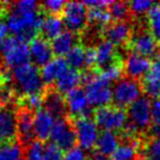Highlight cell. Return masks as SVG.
<instances>
[{
	"label": "cell",
	"mask_w": 160,
	"mask_h": 160,
	"mask_svg": "<svg viewBox=\"0 0 160 160\" xmlns=\"http://www.w3.org/2000/svg\"><path fill=\"white\" fill-rule=\"evenodd\" d=\"M142 157L144 160H160V139L151 138L142 148Z\"/></svg>",
	"instance_id": "cell-33"
},
{
	"label": "cell",
	"mask_w": 160,
	"mask_h": 160,
	"mask_svg": "<svg viewBox=\"0 0 160 160\" xmlns=\"http://www.w3.org/2000/svg\"><path fill=\"white\" fill-rule=\"evenodd\" d=\"M127 124L136 132L148 129L151 124V101L148 97H140L127 108Z\"/></svg>",
	"instance_id": "cell-7"
},
{
	"label": "cell",
	"mask_w": 160,
	"mask_h": 160,
	"mask_svg": "<svg viewBox=\"0 0 160 160\" xmlns=\"http://www.w3.org/2000/svg\"><path fill=\"white\" fill-rule=\"evenodd\" d=\"M109 12L111 14V18L115 20V22L125 21L129 14L128 3L123 1H112L109 6Z\"/></svg>",
	"instance_id": "cell-34"
},
{
	"label": "cell",
	"mask_w": 160,
	"mask_h": 160,
	"mask_svg": "<svg viewBox=\"0 0 160 160\" xmlns=\"http://www.w3.org/2000/svg\"><path fill=\"white\" fill-rule=\"evenodd\" d=\"M155 5L150 0H134L128 3L129 11H132L134 14L142 16V14L148 13V11L151 9V7Z\"/></svg>",
	"instance_id": "cell-37"
},
{
	"label": "cell",
	"mask_w": 160,
	"mask_h": 160,
	"mask_svg": "<svg viewBox=\"0 0 160 160\" xmlns=\"http://www.w3.org/2000/svg\"><path fill=\"white\" fill-rule=\"evenodd\" d=\"M123 72V62L120 59L114 60L113 62H111L108 66L101 68V70L99 71L98 76L103 79L107 82H116L121 79V76Z\"/></svg>",
	"instance_id": "cell-30"
},
{
	"label": "cell",
	"mask_w": 160,
	"mask_h": 160,
	"mask_svg": "<svg viewBox=\"0 0 160 160\" xmlns=\"http://www.w3.org/2000/svg\"><path fill=\"white\" fill-rule=\"evenodd\" d=\"M24 149L18 142L0 145V160H23Z\"/></svg>",
	"instance_id": "cell-28"
},
{
	"label": "cell",
	"mask_w": 160,
	"mask_h": 160,
	"mask_svg": "<svg viewBox=\"0 0 160 160\" xmlns=\"http://www.w3.org/2000/svg\"><path fill=\"white\" fill-rule=\"evenodd\" d=\"M41 6L34 0H20L8 2L7 27L14 38L24 43L31 42L40 32L42 23Z\"/></svg>",
	"instance_id": "cell-1"
},
{
	"label": "cell",
	"mask_w": 160,
	"mask_h": 160,
	"mask_svg": "<svg viewBox=\"0 0 160 160\" xmlns=\"http://www.w3.org/2000/svg\"><path fill=\"white\" fill-rule=\"evenodd\" d=\"M142 89L147 97L159 99L160 97V56L153 59L148 72L142 78Z\"/></svg>",
	"instance_id": "cell-17"
},
{
	"label": "cell",
	"mask_w": 160,
	"mask_h": 160,
	"mask_svg": "<svg viewBox=\"0 0 160 160\" xmlns=\"http://www.w3.org/2000/svg\"><path fill=\"white\" fill-rule=\"evenodd\" d=\"M93 160H111L109 157H105V156H102L100 153H94L93 155Z\"/></svg>",
	"instance_id": "cell-46"
},
{
	"label": "cell",
	"mask_w": 160,
	"mask_h": 160,
	"mask_svg": "<svg viewBox=\"0 0 160 160\" xmlns=\"http://www.w3.org/2000/svg\"><path fill=\"white\" fill-rule=\"evenodd\" d=\"M43 149L44 145L42 144V142L33 140L28 145L23 160H43Z\"/></svg>",
	"instance_id": "cell-35"
},
{
	"label": "cell",
	"mask_w": 160,
	"mask_h": 160,
	"mask_svg": "<svg viewBox=\"0 0 160 160\" xmlns=\"http://www.w3.org/2000/svg\"><path fill=\"white\" fill-rule=\"evenodd\" d=\"M142 86L137 80L129 77L121 78L112 88V101L118 108H128L142 97Z\"/></svg>",
	"instance_id": "cell-6"
},
{
	"label": "cell",
	"mask_w": 160,
	"mask_h": 160,
	"mask_svg": "<svg viewBox=\"0 0 160 160\" xmlns=\"http://www.w3.org/2000/svg\"><path fill=\"white\" fill-rule=\"evenodd\" d=\"M44 103V97L42 93H34L30 96H25L22 99V105L23 109H27L29 111H38L42 109V105Z\"/></svg>",
	"instance_id": "cell-36"
},
{
	"label": "cell",
	"mask_w": 160,
	"mask_h": 160,
	"mask_svg": "<svg viewBox=\"0 0 160 160\" xmlns=\"http://www.w3.org/2000/svg\"><path fill=\"white\" fill-rule=\"evenodd\" d=\"M97 54L94 47H87L86 48V67H92L96 65Z\"/></svg>",
	"instance_id": "cell-42"
},
{
	"label": "cell",
	"mask_w": 160,
	"mask_h": 160,
	"mask_svg": "<svg viewBox=\"0 0 160 160\" xmlns=\"http://www.w3.org/2000/svg\"><path fill=\"white\" fill-rule=\"evenodd\" d=\"M158 46H159V48H160V36L158 38Z\"/></svg>",
	"instance_id": "cell-47"
},
{
	"label": "cell",
	"mask_w": 160,
	"mask_h": 160,
	"mask_svg": "<svg viewBox=\"0 0 160 160\" xmlns=\"http://www.w3.org/2000/svg\"><path fill=\"white\" fill-rule=\"evenodd\" d=\"M0 54L2 55L6 66L11 69L29 62L30 59L28 43L22 42L14 36H7L0 43Z\"/></svg>",
	"instance_id": "cell-4"
},
{
	"label": "cell",
	"mask_w": 160,
	"mask_h": 160,
	"mask_svg": "<svg viewBox=\"0 0 160 160\" xmlns=\"http://www.w3.org/2000/svg\"><path fill=\"white\" fill-rule=\"evenodd\" d=\"M51 45L53 53L57 55V57L66 56L76 45V34L66 30L56 36L54 40H52Z\"/></svg>",
	"instance_id": "cell-25"
},
{
	"label": "cell",
	"mask_w": 160,
	"mask_h": 160,
	"mask_svg": "<svg viewBox=\"0 0 160 160\" xmlns=\"http://www.w3.org/2000/svg\"><path fill=\"white\" fill-rule=\"evenodd\" d=\"M150 60L149 58L131 52L126 55L123 62V69L127 73V77L132 79H139L144 78L150 68Z\"/></svg>",
	"instance_id": "cell-14"
},
{
	"label": "cell",
	"mask_w": 160,
	"mask_h": 160,
	"mask_svg": "<svg viewBox=\"0 0 160 160\" xmlns=\"http://www.w3.org/2000/svg\"><path fill=\"white\" fill-rule=\"evenodd\" d=\"M112 20L109 9L107 8H92L88 9V21L98 27H108Z\"/></svg>",
	"instance_id": "cell-31"
},
{
	"label": "cell",
	"mask_w": 160,
	"mask_h": 160,
	"mask_svg": "<svg viewBox=\"0 0 160 160\" xmlns=\"http://www.w3.org/2000/svg\"><path fill=\"white\" fill-rule=\"evenodd\" d=\"M112 1H105V0H88L85 1L83 5L87 7V9H92V8H107L111 5Z\"/></svg>",
	"instance_id": "cell-43"
},
{
	"label": "cell",
	"mask_w": 160,
	"mask_h": 160,
	"mask_svg": "<svg viewBox=\"0 0 160 160\" xmlns=\"http://www.w3.org/2000/svg\"><path fill=\"white\" fill-rule=\"evenodd\" d=\"M66 62L68 67L72 69H81L86 67V48L82 45L76 44L66 55Z\"/></svg>",
	"instance_id": "cell-29"
},
{
	"label": "cell",
	"mask_w": 160,
	"mask_h": 160,
	"mask_svg": "<svg viewBox=\"0 0 160 160\" xmlns=\"http://www.w3.org/2000/svg\"><path fill=\"white\" fill-rule=\"evenodd\" d=\"M11 73L12 82L23 97L42 92L44 83L41 79L40 70L32 62H29L16 67L12 69Z\"/></svg>",
	"instance_id": "cell-2"
},
{
	"label": "cell",
	"mask_w": 160,
	"mask_h": 160,
	"mask_svg": "<svg viewBox=\"0 0 160 160\" xmlns=\"http://www.w3.org/2000/svg\"><path fill=\"white\" fill-rule=\"evenodd\" d=\"M149 133L152 136V138L160 139V126H152V125H151V126L149 127Z\"/></svg>",
	"instance_id": "cell-45"
},
{
	"label": "cell",
	"mask_w": 160,
	"mask_h": 160,
	"mask_svg": "<svg viewBox=\"0 0 160 160\" xmlns=\"http://www.w3.org/2000/svg\"><path fill=\"white\" fill-rule=\"evenodd\" d=\"M85 92L90 105L103 108L112 102V88L109 82L101 79L98 75L86 72L82 75Z\"/></svg>",
	"instance_id": "cell-3"
},
{
	"label": "cell",
	"mask_w": 160,
	"mask_h": 160,
	"mask_svg": "<svg viewBox=\"0 0 160 160\" xmlns=\"http://www.w3.org/2000/svg\"><path fill=\"white\" fill-rule=\"evenodd\" d=\"M56 118L45 109H40L35 112L33 118V126H34V136H36L38 140H46L51 136L52 128Z\"/></svg>",
	"instance_id": "cell-16"
},
{
	"label": "cell",
	"mask_w": 160,
	"mask_h": 160,
	"mask_svg": "<svg viewBox=\"0 0 160 160\" xmlns=\"http://www.w3.org/2000/svg\"><path fill=\"white\" fill-rule=\"evenodd\" d=\"M120 146V138L114 132L102 131L99 134L98 140L96 142L97 153H100L105 157H110Z\"/></svg>",
	"instance_id": "cell-21"
},
{
	"label": "cell",
	"mask_w": 160,
	"mask_h": 160,
	"mask_svg": "<svg viewBox=\"0 0 160 160\" xmlns=\"http://www.w3.org/2000/svg\"><path fill=\"white\" fill-rule=\"evenodd\" d=\"M64 27L65 25L62 23V18H59L58 16L48 14L43 18L40 32L42 34V38H44L45 40H54L56 36L64 32Z\"/></svg>",
	"instance_id": "cell-26"
},
{
	"label": "cell",
	"mask_w": 160,
	"mask_h": 160,
	"mask_svg": "<svg viewBox=\"0 0 160 160\" xmlns=\"http://www.w3.org/2000/svg\"><path fill=\"white\" fill-rule=\"evenodd\" d=\"M81 81H82V75L79 72V70L68 68L56 80L55 88L60 93H68L69 91L77 88Z\"/></svg>",
	"instance_id": "cell-24"
},
{
	"label": "cell",
	"mask_w": 160,
	"mask_h": 160,
	"mask_svg": "<svg viewBox=\"0 0 160 160\" xmlns=\"http://www.w3.org/2000/svg\"><path fill=\"white\" fill-rule=\"evenodd\" d=\"M30 59L35 66H44L53 59V49L51 43L42 36L35 38L30 42L29 45Z\"/></svg>",
	"instance_id": "cell-15"
},
{
	"label": "cell",
	"mask_w": 160,
	"mask_h": 160,
	"mask_svg": "<svg viewBox=\"0 0 160 160\" xmlns=\"http://www.w3.org/2000/svg\"><path fill=\"white\" fill-rule=\"evenodd\" d=\"M147 23L153 36H160V3H155L147 13Z\"/></svg>",
	"instance_id": "cell-32"
},
{
	"label": "cell",
	"mask_w": 160,
	"mask_h": 160,
	"mask_svg": "<svg viewBox=\"0 0 160 160\" xmlns=\"http://www.w3.org/2000/svg\"><path fill=\"white\" fill-rule=\"evenodd\" d=\"M151 125L160 126V99H155L151 102Z\"/></svg>",
	"instance_id": "cell-41"
},
{
	"label": "cell",
	"mask_w": 160,
	"mask_h": 160,
	"mask_svg": "<svg viewBox=\"0 0 160 160\" xmlns=\"http://www.w3.org/2000/svg\"><path fill=\"white\" fill-rule=\"evenodd\" d=\"M66 100V108L71 116L78 118H85L89 116V113L91 111L90 109V103L88 101V98L86 96V92L81 88H75L68 93H66L65 97Z\"/></svg>",
	"instance_id": "cell-13"
},
{
	"label": "cell",
	"mask_w": 160,
	"mask_h": 160,
	"mask_svg": "<svg viewBox=\"0 0 160 160\" xmlns=\"http://www.w3.org/2000/svg\"><path fill=\"white\" fill-rule=\"evenodd\" d=\"M75 129L76 139L79 147L83 150H91L96 147V142L99 137V127L94 120L89 116L78 118L72 123Z\"/></svg>",
	"instance_id": "cell-8"
},
{
	"label": "cell",
	"mask_w": 160,
	"mask_h": 160,
	"mask_svg": "<svg viewBox=\"0 0 160 160\" xmlns=\"http://www.w3.org/2000/svg\"><path fill=\"white\" fill-rule=\"evenodd\" d=\"M18 116V136L23 144L29 145L33 142L34 137V126L33 118L34 115L31 111L27 109L20 110Z\"/></svg>",
	"instance_id": "cell-20"
},
{
	"label": "cell",
	"mask_w": 160,
	"mask_h": 160,
	"mask_svg": "<svg viewBox=\"0 0 160 160\" xmlns=\"http://www.w3.org/2000/svg\"><path fill=\"white\" fill-rule=\"evenodd\" d=\"M49 138L52 142L57 145L62 150L66 151L73 148L77 142L72 124L65 118H56Z\"/></svg>",
	"instance_id": "cell-10"
},
{
	"label": "cell",
	"mask_w": 160,
	"mask_h": 160,
	"mask_svg": "<svg viewBox=\"0 0 160 160\" xmlns=\"http://www.w3.org/2000/svg\"><path fill=\"white\" fill-rule=\"evenodd\" d=\"M44 109L51 112L55 118H62L67 111L65 97L57 90H49L44 96Z\"/></svg>",
	"instance_id": "cell-22"
},
{
	"label": "cell",
	"mask_w": 160,
	"mask_h": 160,
	"mask_svg": "<svg viewBox=\"0 0 160 160\" xmlns=\"http://www.w3.org/2000/svg\"><path fill=\"white\" fill-rule=\"evenodd\" d=\"M18 137V116L10 107H0V145Z\"/></svg>",
	"instance_id": "cell-12"
},
{
	"label": "cell",
	"mask_w": 160,
	"mask_h": 160,
	"mask_svg": "<svg viewBox=\"0 0 160 160\" xmlns=\"http://www.w3.org/2000/svg\"><path fill=\"white\" fill-rule=\"evenodd\" d=\"M8 32L9 30H8L7 23L2 18H0V43L8 36Z\"/></svg>",
	"instance_id": "cell-44"
},
{
	"label": "cell",
	"mask_w": 160,
	"mask_h": 160,
	"mask_svg": "<svg viewBox=\"0 0 160 160\" xmlns=\"http://www.w3.org/2000/svg\"><path fill=\"white\" fill-rule=\"evenodd\" d=\"M65 5L66 2L62 0H46L41 3V9L52 16H57L59 12H62Z\"/></svg>",
	"instance_id": "cell-39"
},
{
	"label": "cell",
	"mask_w": 160,
	"mask_h": 160,
	"mask_svg": "<svg viewBox=\"0 0 160 160\" xmlns=\"http://www.w3.org/2000/svg\"><path fill=\"white\" fill-rule=\"evenodd\" d=\"M128 46L132 52L144 57H151L158 51V42L156 38L148 30L140 29L136 32H132Z\"/></svg>",
	"instance_id": "cell-11"
},
{
	"label": "cell",
	"mask_w": 160,
	"mask_h": 160,
	"mask_svg": "<svg viewBox=\"0 0 160 160\" xmlns=\"http://www.w3.org/2000/svg\"><path fill=\"white\" fill-rule=\"evenodd\" d=\"M94 122L102 131L116 132L123 131L127 124V114L121 108L107 105L99 108L94 112Z\"/></svg>",
	"instance_id": "cell-5"
},
{
	"label": "cell",
	"mask_w": 160,
	"mask_h": 160,
	"mask_svg": "<svg viewBox=\"0 0 160 160\" xmlns=\"http://www.w3.org/2000/svg\"><path fill=\"white\" fill-rule=\"evenodd\" d=\"M104 36L105 40L110 41L115 46L127 44L132 36V27L126 21L111 23L105 27Z\"/></svg>",
	"instance_id": "cell-18"
},
{
	"label": "cell",
	"mask_w": 160,
	"mask_h": 160,
	"mask_svg": "<svg viewBox=\"0 0 160 160\" xmlns=\"http://www.w3.org/2000/svg\"><path fill=\"white\" fill-rule=\"evenodd\" d=\"M94 48H96V54H97L96 65L99 68H103V67L113 62L114 60L118 59V56L116 55L115 45L112 44L110 41L108 40L100 41Z\"/></svg>",
	"instance_id": "cell-23"
},
{
	"label": "cell",
	"mask_w": 160,
	"mask_h": 160,
	"mask_svg": "<svg viewBox=\"0 0 160 160\" xmlns=\"http://www.w3.org/2000/svg\"><path fill=\"white\" fill-rule=\"evenodd\" d=\"M140 142L136 138L126 139L123 144H120L114 153L111 156V160H135L137 157Z\"/></svg>",
	"instance_id": "cell-27"
},
{
	"label": "cell",
	"mask_w": 160,
	"mask_h": 160,
	"mask_svg": "<svg viewBox=\"0 0 160 160\" xmlns=\"http://www.w3.org/2000/svg\"><path fill=\"white\" fill-rule=\"evenodd\" d=\"M68 65L65 58L62 57H55L49 60L47 64L41 68L40 75L44 85H52L55 83L56 80L68 69Z\"/></svg>",
	"instance_id": "cell-19"
},
{
	"label": "cell",
	"mask_w": 160,
	"mask_h": 160,
	"mask_svg": "<svg viewBox=\"0 0 160 160\" xmlns=\"http://www.w3.org/2000/svg\"><path fill=\"white\" fill-rule=\"evenodd\" d=\"M62 23L72 33L82 31L88 22V9L83 2L69 1L62 10Z\"/></svg>",
	"instance_id": "cell-9"
},
{
	"label": "cell",
	"mask_w": 160,
	"mask_h": 160,
	"mask_svg": "<svg viewBox=\"0 0 160 160\" xmlns=\"http://www.w3.org/2000/svg\"><path fill=\"white\" fill-rule=\"evenodd\" d=\"M62 160H87V153L80 147H73L65 152Z\"/></svg>",
	"instance_id": "cell-40"
},
{
	"label": "cell",
	"mask_w": 160,
	"mask_h": 160,
	"mask_svg": "<svg viewBox=\"0 0 160 160\" xmlns=\"http://www.w3.org/2000/svg\"><path fill=\"white\" fill-rule=\"evenodd\" d=\"M62 150L54 142L44 145L43 149V160H62Z\"/></svg>",
	"instance_id": "cell-38"
}]
</instances>
